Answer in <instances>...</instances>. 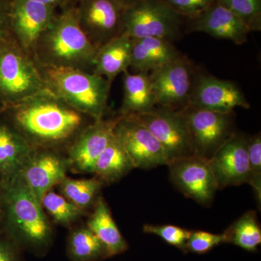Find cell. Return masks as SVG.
I'll return each instance as SVG.
<instances>
[{"instance_id":"15","label":"cell","mask_w":261,"mask_h":261,"mask_svg":"<svg viewBox=\"0 0 261 261\" xmlns=\"http://www.w3.org/2000/svg\"><path fill=\"white\" fill-rule=\"evenodd\" d=\"M189 106L219 113L233 112L236 108H250V103L236 84L209 75H201L192 84Z\"/></svg>"},{"instance_id":"36","label":"cell","mask_w":261,"mask_h":261,"mask_svg":"<svg viewBox=\"0 0 261 261\" xmlns=\"http://www.w3.org/2000/svg\"><path fill=\"white\" fill-rule=\"evenodd\" d=\"M31 1L36 2V3H41V4L50 5L55 8H68L76 4L78 0H31Z\"/></svg>"},{"instance_id":"27","label":"cell","mask_w":261,"mask_h":261,"mask_svg":"<svg viewBox=\"0 0 261 261\" xmlns=\"http://www.w3.org/2000/svg\"><path fill=\"white\" fill-rule=\"evenodd\" d=\"M104 184L95 176L86 179L65 177L58 185L65 198L83 211L94 203Z\"/></svg>"},{"instance_id":"14","label":"cell","mask_w":261,"mask_h":261,"mask_svg":"<svg viewBox=\"0 0 261 261\" xmlns=\"http://www.w3.org/2000/svg\"><path fill=\"white\" fill-rule=\"evenodd\" d=\"M248 138L233 133L208 161L218 189L248 184Z\"/></svg>"},{"instance_id":"2","label":"cell","mask_w":261,"mask_h":261,"mask_svg":"<svg viewBox=\"0 0 261 261\" xmlns=\"http://www.w3.org/2000/svg\"><path fill=\"white\" fill-rule=\"evenodd\" d=\"M5 233L18 247L42 255L53 240L50 223L40 201L29 188L20 172L0 181Z\"/></svg>"},{"instance_id":"10","label":"cell","mask_w":261,"mask_h":261,"mask_svg":"<svg viewBox=\"0 0 261 261\" xmlns=\"http://www.w3.org/2000/svg\"><path fill=\"white\" fill-rule=\"evenodd\" d=\"M114 133L135 168L151 169L168 165L162 146L143 123L133 116L118 118Z\"/></svg>"},{"instance_id":"1","label":"cell","mask_w":261,"mask_h":261,"mask_svg":"<svg viewBox=\"0 0 261 261\" xmlns=\"http://www.w3.org/2000/svg\"><path fill=\"white\" fill-rule=\"evenodd\" d=\"M9 108L15 129L32 147L65 142L78 133L84 124V114L48 89Z\"/></svg>"},{"instance_id":"7","label":"cell","mask_w":261,"mask_h":261,"mask_svg":"<svg viewBox=\"0 0 261 261\" xmlns=\"http://www.w3.org/2000/svg\"><path fill=\"white\" fill-rule=\"evenodd\" d=\"M133 116L143 123L159 140L168 165L176 160L195 155L190 128L181 110L156 106Z\"/></svg>"},{"instance_id":"30","label":"cell","mask_w":261,"mask_h":261,"mask_svg":"<svg viewBox=\"0 0 261 261\" xmlns=\"http://www.w3.org/2000/svg\"><path fill=\"white\" fill-rule=\"evenodd\" d=\"M248 184L252 187L257 204L261 203V137L257 134L248 138Z\"/></svg>"},{"instance_id":"20","label":"cell","mask_w":261,"mask_h":261,"mask_svg":"<svg viewBox=\"0 0 261 261\" xmlns=\"http://www.w3.org/2000/svg\"><path fill=\"white\" fill-rule=\"evenodd\" d=\"M133 39L124 33L99 47L94 58L93 73L112 82L126 71L132 60Z\"/></svg>"},{"instance_id":"18","label":"cell","mask_w":261,"mask_h":261,"mask_svg":"<svg viewBox=\"0 0 261 261\" xmlns=\"http://www.w3.org/2000/svg\"><path fill=\"white\" fill-rule=\"evenodd\" d=\"M187 29L191 32H203L228 39L237 44L246 42L251 32L241 18L216 0L197 16L187 19Z\"/></svg>"},{"instance_id":"11","label":"cell","mask_w":261,"mask_h":261,"mask_svg":"<svg viewBox=\"0 0 261 261\" xmlns=\"http://www.w3.org/2000/svg\"><path fill=\"white\" fill-rule=\"evenodd\" d=\"M193 75L191 64L183 57L150 72L157 106L182 110L189 106Z\"/></svg>"},{"instance_id":"29","label":"cell","mask_w":261,"mask_h":261,"mask_svg":"<svg viewBox=\"0 0 261 261\" xmlns=\"http://www.w3.org/2000/svg\"><path fill=\"white\" fill-rule=\"evenodd\" d=\"M247 24L251 32L261 29V0H216Z\"/></svg>"},{"instance_id":"4","label":"cell","mask_w":261,"mask_h":261,"mask_svg":"<svg viewBox=\"0 0 261 261\" xmlns=\"http://www.w3.org/2000/svg\"><path fill=\"white\" fill-rule=\"evenodd\" d=\"M48 90L82 114L102 119L107 108L111 82L75 68H48L43 75Z\"/></svg>"},{"instance_id":"9","label":"cell","mask_w":261,"mask_h":261,"mask_svg":"<svg viewBox=\"0 0 261 261\" xmlns=\"http://www.w3.org/2000/svg\"><path fill=\"white\" fill-rule=\"evenodd\" d=\"M75 6L81 27L98 49L123 33L125 7L118 0H78Z\"/></svg>"},{"instance_id":"23","label":"cell","mask_w":261,"mask_h":261,"mask_svg":"<svg viewBox=\"0 0 261 261\" xmlns=\"http://www.w3.org/2000/svg\"><path fill=\"white\" fill-rule=\"evenodd\" d=\"M121 116L147 112L157 106L149 74L125 71Z\"/></svg>"},{"instance_id":"34","label":"cell","mask_w":261,"mask_h":261,"mask_svg":"<svg viewBox=\"0 0 261 261\" xmlns=\"http://www.w3.org/2000/svg\"><path fill=\"white\" fill-rule=\"evenodd\" d=\"M18 247L6 233L0 234V261H19Z\"/></svg>"},{"instance_id":"38","label":"cell","mask_w":261,"mask_h":261,"mask_svg":"<svg viewBox=\"0 0 261 261\" xmlns=\"http://www.w3.org/2000/svg\"><path fill=\"white\" fill-rule=\"evenodd\" d=\"M3 219V197H2L1 188H0V221Z\"/></svg>"},{"instance_id":"25","label":"cell","mask_w":261,"mask_h":261,"mask_svg":"<svg viewBox=\"0 0 261 261\" xmlns=\"http://www.w3.org/2000/svg\"><path fill=\"white\" fill-rule=\"evenodd\" d=\"M67 253L72 261H98L108 257L104 245L87 226L70 233Z\"/></svg>"},{"instance_id":"32","label":"cell","mask_w":261,"mask_h":261,"mask_svg":"<svg viewBox=\"0 0 261 261\" xmlns=\"http://www.w3.org/2000/svg\"><path fill=\"white\" fill-rule=\"evenodd\" d=\"M224 243H226V237L224 233L216 234L207 231H191L187 240L186 251L203 254Z\"/></svg>"},{"instance_id":"26","label":"cell","mask_w":261,"mask_h":261,"mask_svg":"<svg viewBox=\"0 0 261 261\" xmlns=\"http://www.w3.org/2000/svg\"><path fill=\"white\" fill-rule=\"evenodd\" d=\"M224 233L226 243L233 244L247 251H255L261 243V230L256 212L247 211Z\"/></svg>"},{"instance_id":"35","label":"cell","mask_w":261,"mask_h":261,"mask_svg":"<svg viewBox=\"0 0 261 261\" xmlns=\"http://www.w3.org/2000/svg\"><path fill=\"white\" fill-rule=\"evenodd\" d=\"M10 33V0H0V47L9 42Z\"/></svg>"},{"instance_id":"31","label":"cell","mask_w":261,"mask_h":261,"mask_svg":"<svg viewBox=\"0 0 261 261\" xmlns=\"http://www.w3.org/2000/svg\"><path fill=\"white\" fill-rule=\"evenodd\" d=\"M143 231L159 236L166 243L186 251L187 240L192 231L174 225L145 224Z\"/></svg>"},{"instance_id":"21","label":"cell","mask_w":261,"mask_h":261,"mask_svg":"<svg viewBox=\"0 0 261 261\" xmlns=\"http://www.w3.org/2000/svg\"><path fill=\"white\" fill-rule=\"evenodd\" d=\"M34 149L13 127L0 123V181L20 172Z\"/></svg>"},{"instance_id":"22","label":"cell","mask_w":261,"mask_h":261,"mask_svg":"<svg viewBox=\"0 0 261 261\" xmlns=\"http://www.w3.org/2000/svg\"><path fill=\"white\" fill-rule=\"evenodd\" d=\"M87 226L104 245L108 257L119 255L128 249V244L122 236L102 197H98L96 200L93 214L89 218Z\"/></svg>"},{"instance_id":"16","label":"cell","mask_w":261,"mask_h":261,"mask_svg":"<svg viewBox=\"0 0 261 261\" xmlns=\"http://www.w3.org/2000/svg\"><path fill=\"white\" fill-rule=\"evenodd\" d=\"M117 121L102 118L84 128L69 149V168L76 172L93 173L98 158L112 138Z\"/></svg>"},{"instance_id":"12","label":"cell","mask_w":261,"mask_h":261,"mask_svg":"<svg viewBox=\"0 0 261 261\" xmlns=\"http://www.w3.org/2000/svg\"><path fill=\"white\" fill-rule=\"evenodd\" d=\"M168 166L171 181L181 193L201 205L212 203L219 189L207 160L192 155L173 161Z\"/></svg>"},{"instance_id":"28","label":"cell","mask_w":261,"mask_h":261,"mask_svg":"<svg viewBox=\"0 0 261 261\" xmlns=\"http://www.w3.org/2000/svg\"><path fill=\"white\" fill-rule=\"evenodd\" d=\"M41 204L57 224L63 226L73 224L83 214L82 209L53 190L43 196Z\"/></svg>"},{"instance_id":"8","label":"cell","mask_w":261,"mask_h":261,"mask_svg":"<svg viewBox=\"0 0 261 261\" xmlns=\"http://www.w3.org/2000/svg\"><path fill=\"white\" fill-rule=\"evenodd\" d=\"M190 128L195 155L209 161L233 135V112L219 113L187 106L181 110Z\"/></svg>"},{"instance_id":"13","label":"cell","mask_w":261,"mask_h":261,"mask_svg":"<svg viewBox=\"0 0 261 261\" xmlns=\"http://www.w3.org/2000/svg\"><path fill=\"white\" fill-rule=\"evenodd\" d=\"M56 10L55 7L31 0H10V30L23 49H34L56 18Z\"/></svg>"},{"instance_id":"24","label":"cell","mask_w":261,"mask_h":261,"mask_svg":"<svg viewBox=\"0 0 261 261\" xmlns=\"http://www.w3.org/2000/svg\"><path fill=\"white\" fill-rule=\"evenodd\" d=\"M135 168L115 133L106 148L98 158L93 173L96 177L106 183L118 181Z\"/></svg>"},{"instance_id":"33","label":"cell","mask_w":261,"mask_h":261,"mask_svg":"<svg viewBox=\"0 0 261 261\" xmlns=\"http://www.w3.org/2000/svg\"><path fill=\"white\" fill-rule=\"evenodd\" d=\"M183 18H192L207 9L216 0H164Z\"/></svg>"},{"instance_id":"3","label":"cell","mask_w":261,"mask_h":261,"mask_svg":"<svg viewBox=\"0 0 261 261\" xmlns=\"http://www.w3.org/2000/svg\"><path fill=\"white\" fill-rule=\"evenodd\" d=\"M75 5L63 8L61 14L56 15L34 49L48 68L93 71L98 48L81 27Z\"/></svg>"},{"instance_id":"6","label":"cell","mask_w":261,"mask_h":261,"mask_svg":"<svg viewBox=\"0 0 261 261\" xmlns=\"http://www.w3.org/2000/svg\"><path fill=\"white\" fill-rule=\"evenodd\" d=\"M183 17L164 0H144L125 8L123 33L132 39L155 37L176 39L181 33Z\"/></svg>"},{"instance_id":"37","label":"cell","mask_w":261,"mask_h":261,"mask_svg":"<svg viewBox=\"0 0 261 261\" xmlns=\"http://www.w3.org/2000/svg\"><path fill=\"white\" fill-rule=\"evenodd\" d=\"M118 1H119L125 8H126V7L132 6V5L137 4V3L144 1V0H118Z\"/></svg>"},{"instance_id":"5","label":"cell","mask_w":261,"mask_h":261,"mask_svg":"<svg viewBox=\"0 0 261 261\" xmlns=\"http://www.w3.org/2000/svg\"><path fill=\"white\" fill-rule=\"evenodd\" d=\"M47 89L44 77L23 51L10 42L0 47V102L12 107Z\"/></svg>"},{"instance_id":"19","label":"cell","mask_w":261,"mask_h":261,"mask_svg":"<svg viewBox=\"0 0 261 261\" xmlns=\"http://www.w3.org/2000/svg\"><path fill=\"white\" fill-rule=\"evenodd\" d=\"M171 41L161 38L133 39L129 68L134 73H147L181 58Z\"/></svg>"},{"instance_id":"17","label":"cell","mask_w":261,"mask_h":261,"mask_svg":"<svg viewBox=\"0 0 261 261\" xmlns=\"http://www.w3.org/2000/svg\"><path fill=\"white\" fill-rule=\"evenodd\" d=\"M68 168V159L50 151L34 149L20 173L41 202L43 196L66 177Z\"/></svg>"}]
</instances>
